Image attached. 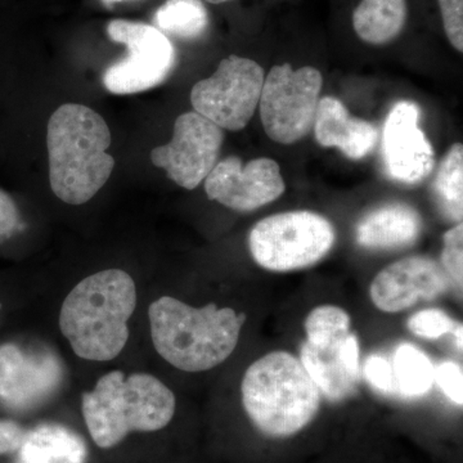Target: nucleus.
Returning a JSON list of instances; mask_svg holds the SVG:
<instances>
[{
    "label": "nucleus",
    "mask_w": 463,
    "mask_h": 463,
    "mask_svg": "<svg viewBox=\"0 0 463 463\" xmlns=\"http://www.w3.org/2000/svg\"><path fill=\"white\" fill-rule=\"evenodd\" d=\"M136 307L137 288L130 274L116 268L91 274L63 301L61 332L85 361H112L127 345L128 322Z\"/></svg>",
    "instance_id": "f257e3e1"
},
{
    "label": "nucleus",
    "mask_w": 463,
    "mask_h": 463,
    "mask_svg": "<svg viewBox=\"0 0 463 463\" xmlns=\"http://www.w3.org/2000/svg\"><path fill=\"white\" fill-rule=\"evenodd\" d=\"M111 133L105 118L78 103L51 116L47 129L50 181L53 194L70 205H83L106 184L115 167L108 154Z\"/></svg>",
    "instance_id": "f03ea898"
},
{
    "label": "nucleus",
    "mask_w": 463,
    "mask_h": 463,
    "mask_svg": "<svg viewBox=\"0 0 463 463\" xmlns=\"http://www.w3.org/2000/svg\"><path fill=\"white\" fill-rule=\"evenodd\" d=\"M148 318L158 354L185 373H203L227 361L246 321L232 307H194L170 297L154 301Z\"/></svg>",
    "instance_id": "7ed1b4c3"
},
{
    "label": "nucleus",
    "mask_w": 463,
    "mask_h": 463,
    "mask_svg": "<svg viewBox=\"0 0 463 463\" xmlns=\"http://www.w3.org/2000/svg\"><path fill=\"white\" fill-rule=\"evenodd\" d=\"M175 407L172 390L148 373L125 376L121 371H112L81 397L85 425L102 449L118 446L132 432L166 428Z\"/></svg>",
    "instance_id": "20e7f679"
},
{
    "label": "nucleus",
    "mask_w": 463,
    "mask_h": 463,
    "mask_svg": "<svg viewBox=\"0 0 463 463\" xmlns=\"http://www.w3.org/2000/svg\"><path fill=\"white\" fill-rule=\"evenodd\" d=\"M241 392L250 420L272 438L298 434L315 420L321 407V392L300 359L282 350L250 365Z\"/></svg>",
    "instance_id": "39448f33"
},
{
    "label": "nucleus",
    "mask_w": 463,
    "mask_h": 463,
    "mask_svg": "<svg viewBox=\"0 0 463 463\" xmlns=\"http://www.w3.org/2000/svg\"><path fill=\"white\" fill-rule=\"evenodd\" d=\"M336 242L327 218L298 210L261 219L250 232L251 257L270 272H292L322 260Z\"/></svg>",
    "instance_id": "423d86ee"
},
{
    "label": "nucleus",
    "mask_w": 463,
    "mask_h": 463,
    "mask_svg": "<svg viewBox=\"0 0 463 463\" xmlns=\"http://www.w3.org/2000/svg\"><path fill=\"white\" fill-rule=\"evenodd\" d=\"M322 85V74L315 67L294 70L285 63L270 70L259 108L265 133L272 141L292 145L313 129Z\"/></svg>",
    "instance_id": "0eeeda50"
},
{
    "label": "nucleus",
    "mask_w": 463,
    "mask_h": 463,
    "mask_svg": "<svg viewBox=\"0 0 463 463\" xmlns=\"http://www.w3.org/2000/svg\"><path fill=\"white\" fill-rule=\"evenodd\" d=\"M264 79L263 69L255 61L224 58L214 74L192 88V106L222 129L239 132L257 111Z\"/></svg>",
    "instance_id": "6e6552de"
},
{
    "label": "nucleus",
    "mask_w": 463,
    "mask_h": 463,
    "mask_svg": "<svg viewBox=\"0 0 463 463\" xmlns=\"http://www.w3.org/2000/svg\"><path fill=\"white\" fill-rule=\"evenodd\" d=\"M108 33L128 50L127 58L109 67L103 75V84L111 93H141L163 83L172 72L175 51L156 27L114 20L108 25Z\"/></svg>",
    "instance_id": "1a4fd4ad"
},
{
    "label": "nucleus",
    "mask_w": 463,
    "mask_h": 463,
    "mask_svg": "<svg viewBox=\"0 0 463 463\" xmlns=\"http://www.w3.org/2000/svg\"><path fill=\"white\" fill-rule=\"evenodd\" d=\"M224 132L197 112H185L174 124L172 141L152 149L151 161L185 190H194L218 164Z\"/></svg>",
    "instance_id": "9d476101"
},
{
    "label": "nucleus",
    "mask_w": 463,
    "mask_h": 463,
    "mask_svg": "<svg viewBox=\"0 0 463 463\" xmlns=\"http://www.w3.org/2000/svg\"><path fill=\"white\" fill-rule=\"evenodd\" d=\"M203 182L210 200L241 213L273 203L286 188L279 163L267 157L255 158L246 165L240 157H225Z\"/></svg>",
    "instance_id": "9b49d317"
},
{
    "label": "nucleus",
    "mask_w": 463,
    "mask_h": 463,
    "mask_svg": "<svg viewBox=\"0 0 463 463\" xmlns=\"http://www.w3.org/2000/svg\"><path fill=\"white\" fill-rule=\"evenodd\" d=\"M421 109L411 100H401L390 109L383 132L385 170L394 181L414 184L430 175L435 166L431 143L420 127Z\"/></svg>",
    "instance_id": "f8f14e48"
},
{
    "label": "nucleus",
    "mask_w": 463,
    "mask_h": 463,
    "mask_svg": "<svg viewBox=\"0 0 463 463\" xmlns=\"http://www.w3.org/2000/svg\"><path fill=\"white\" fill-rule=\"evenodd\" d=\"M448 288V274L434 259L410 257L383 268L371 283L370 295L381 312L399 313L420 300H434Z\"/></svg>",
    "instance_id": "ddd939ff"
},
{
    "label": "nucleus",
    "mask_w": 463,
    "mask_h": 463,
    "mask_svg": "<svg viewBox=\"0 0 463 463\" xmlns=\"http://www.w3.org/2000/svg\"><path fill=\"white\" fill-rule=\"evenodd\" d=\"M61 380L57 359L33 353L16 344L0 346V399L14 407H26L53 392Z\"/></svg>",
    "instance_id": "4468645a"
},
{
    "label": "nucleus",
    "mask_w": 463,
    "mask_h": 463,
    "mask_svg": "<svg viewBox=\"0 0 463 463\" xmlns=\"http://www.w3.org/2000/svg\"><path fill=\"white\" fill-rule=\"evenodd\" d=\"M300 355L301 364L326 398L340 402L355 392L359 380V344L352 332L328 345H312L306 341Z\"/></svg>",
    "instance_id": "2eb2a0df"
},
{
    "label": "nucleus",
    "mask_w": 463,
    "mask_h": 463,
    "mask_svg": "<svg viewBox=\"0 0 463 463\" xmlns=\"http://www.w3.org/2000/svg\"><path fill=\"white\" fill-rule=\"evenodd\" d=\"M313 128L322 147L339 148L350 160L367 156L379 141L377 128L350 115L349 109L335 97L319 99Z\"/></svg>",
    "instance_id": "dca6fc26"
},
{
    "label": "nucleus",
    "mask_w": 463,
    "mask_h": 463,
    "mask_svg": "<svg viewBox=\"0 0 463 463\" xmlns=\"http://www.w3.org/2000/svg\"><path fill=\"white\" fill-rule=\"evenodd\" d=\"M422 230L421 216L404 203L377 207L356 225L355 239L362 248L397 250L413 245Z\"/></svg>",
    "instance_id": "f3484780"
},
{
    "label": "nucleus",
    "mask_w": 463,
    "mask_h": 463,
    "mask_svg": "<svg viewBox=\"0 0 463 463\" xmlns=\"http://www.w3.org/2000/svg\"><path fill=\"white\" fill-rule=\"evenodd\" d=\"M407 14L405 0H362L353 14V27L368 44H386L404 29Z\"/></svg>",
    "instance_id": "a211bd4d"
},
{
    "label": "nucleus",
    "mask_w": 463,
    "mask_h": 463,
    "mask_svg": "<svg viewBox=\"0 0 463 463\" xmlns=\"http://www.w3.org/2000/svg\"><path fill=\"white\" fill-rule=\"evenodd\" d=\"M18 463H83L84 447L71 432L43 426L25 434Z\"/></svg>",
    "instance_id": "6ab92c4d"
},
{
    "label": "nucleus",
    "mask_w": 463,
    "mask_h": 463,
    "mask_svg": "<svg viewBox=\"0 0 463 463\" xmlns=\"http://www.w3.org/2000/svg\"><path fill=\"white\" fill-rule=\"evenodd\" d=\"M156 29L182 39H196L209 25L201 0H166L155 14Z\"/></svg>",
    "instance_id": "aec40b11"
},
{
    "label": "nucleus",
    "mask_w": 463,
    "mask_h": 463,
    "mask_svg": "<svg viewBox=\"0 0 463 463\" xmlns=\"http://www.w3.org/2000/svg\"><path fill=\"white\" fill-rule=\"evenodd\" d=\"M392 370L395 386L404 397H421L435 383V368L430 359L410 344L398 347Z\"/></svg>",
    "instance_id": "412c9836"
},
{
    "label": "nucleus",
    "mask_w": 463,
    "mask_h": 463,
    "mask_svg": "<svg viewBox=\"0 0 463 463\" xmlns=\"http://www.w3.org/2000/svg\"><path fill=\"white\" fill-rule=\"evenodd\" d=\"M434 194L444 214L452 221H462L463 146L456 143L441 160L435 176Z\"/></svg>",
    "instance_id": "4be33fe9"
},
{
    "label": "nucleus",
    "mask_w": 463,
    "mask_h": 463,
    "mask_svg": "<svg viewBox=\"0 0 463 463\" xmlns=\"http://www.w3.org/2000/svg\"><path fill=\"white\" fill-rule=\"evenodd\" d=\"M350 317L335 306L317 307L306 319L307 343L328 345L350 334Z\"/></svg>",
    "instance_id": "5701e85b"
},
{
    "label": "nucleus",
    "mask_w": 463,
    "mask_h": 463,
    "mask_svg": "<svg viewBox=\"0 0 463 463\" xmlns=\"http://www.w3.org/2000/svg\"><path fill=\"white\" fill-rule=\"evenodd\" d=\"M407 326L416 336L435 340L452 331L453 322L443 310L428 309L411 317Z\"/></svg>",
    "instance_id": "b1692460"
},
{
    "label": "nucleus",
    "mask_w": 463,
    "mask_h": 463,
    "mask_svg": "<svg viewBox=\"0 0 463 463\" xmlns=\"http://www.w3.org/2000/svg\"><path fill=\"white\" fill-rule=\"evenodd\" d=\"M441 264L444 272L462 288L463 282V224H456L444 234Z\"/></svg>",
    "instance_id": "393cba45"
},
{
    "label": "nucleus",
    "mask_w": 463,
    "mask_h": 463,
    "mask_svg": "<svg viewBox=\"0 0 463 463\" xmlns=\"http://www.w3.org/2000/svg\"><path fill=\"white\" fill-rule=\"evenodd\" d=\"M448 41L463 51V0H438Z\"/></svg>",
    "instance_id": "a878e982"
},
{
    "label": "nucleus",
    "mask_w": 463,
    "mask_h": 463,
    "mask_svg": "<svg viewBox=\"0 0 463 463\" xmlns=\"http://www.w3.org/2000/svg\"><path fill=\"white\" fill-rule=\"evenodd\" d=\"M435 381L453 403H463V373L461 365L446 362L435 370Z\"/></svg>",
    "instance_id": "bb28decb"
},
{
    "label": "nucleus",
    "mask_w": 463,
    "mask_h": 463,
    "mask_svg": "<svg viewBox=\"0 0 463 463\" xmlns=\"http://www.w3.org/2000/svg\"><path fill=\"white\" fill-rule=\"evenodd\" d=\"M364 376L374 389L383 392L397 390L392 365L380 355H373L365 361Z\"/></svg>",
    "instance_id": "cd10ccee"
},
{
    "label": "nucleus",
    "mask_w": 463,
    "mask_h": 463,
    "mask_svg": "<svg viewBox=\"0 0 463 463\" xmlns=\"http://www.w3.org/2000/svg\"><path fill=\"white\" fill-rule=\"evenodd\" d=\"M25 432L12 421L0 420V456L18 452L23 446Z\"/></svg>",
    "instance_id": "c85d7f7f"
},
{
    "label": "nucleus",
    "mask_w": 463,
    "mask_h": 463,
    "mask_svg": "<svg viewBox=\"0 0 463 463\" xmlns=\"http://www.w3.org/2000/svg\"><path fill=\"white\" fill-rule=\"evenodd\" d=\"M18 221H20V215H18L16 203L8 194L0 190V236L16 230Z\"/></svg>",
    "instance_id": "c756f323"
},
{
    "label": "nucleus",
    "mask_w": 463,
    "mask_h": 463,
    "mask_svg": "<svg viewBox=\"0 0 463 463\" xmlns=\"http://www.w3.org/2000/svg\"><path fill=\"white\" fill-rule=\"evenodd\" d=\"M462 325L459 323L456 331L457 344H458L459 349H462Z\"/></svg>",
    "instance_id": "7c9ffc66"
},
{
    "label": "nucleus",
    "mask_w": 463,
    "mask_h": 463,
    "mask_svg": "<svg viewBox=\"0 0 463 463\" xmlns=\"http://www.w3.org/2000/svg\"><path fill=\"white\" fill-rule=\"evenodd\" d=\"M206 2L213 3V5H221V3L228 2V0H206Z\"/></svg>",
    "instance_id": "2f4dec72"
},
{
    "label": "nucleus",
    "mask_w": 463,
    "mask_h": 463,
    "mask_svg": "<svg viewBox=\"0 0 463 463\" xmlns=\"http://www.w3.org/2000/svg\"><path fill=\"white\" fill-rule=\"evenodd\" d=\"M105 5H112V3L123 2V0H102Z\"/></svg>",
    "instance_id": "473e14b6"
},
{
    "label": "nucleus",
    "mask_w": 463,
    "mask_h": 463,
    "mask_svg": "<svg viewBox=\"0 0 463 463\" xmlns=\"http://www.w3.org/2000/svg\"><path fill=\"white\" fill-rule=\"evenodd\" d=\"M0 310H2V304H0Z\"/></svg>",
    "instance_id": "72a5a7b5"
}]
</instances>
